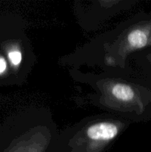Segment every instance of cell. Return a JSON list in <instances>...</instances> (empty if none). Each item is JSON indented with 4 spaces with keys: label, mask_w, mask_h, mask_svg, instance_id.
<instances>
[{
    "label": "cell",
    "mask_w": 151,
    "mask_h": 152,
    "mask_svg": "<svg viewBox=\"0 0 151 152\" xmlns=\"http://www.w3.org/2000/svg\"><path fill=\"white\" fill-rule=\"evenodd\" d=\"M150 44H151V37H150Z\"/></svg>",
    "instance_id": "obj_6"
},
{
    "label": "cell",
    "mask_w": 151,
    "mask_h": 152,
    "mask_svg": "<svg viewBox=\"0 0 151 152\" xmlns=\"http://www.w3.org/2000/svg\"><path fill=\"white\" fill-rule=\"evenodd\" d=\"M150 59H151V57H150Z\"/></svg>",
    "instance_id": "obj_7"
},
{
    "label": "cell",
    "mask_w": 151,
    "mask_h": 152,
    "mask_svg": "<svg viewBox=\"0 0 151 152\" xmlns=\"http://www.w3.org/2000/svg\"><path fill=\"white\" fill-rule=\"evenodd\" d=\"M121 127L110 120H102L89 125L85 129L84 143L69 152H101L118 135Z\"/></svg>",
    "instance_id": "obj_2"
},
{
    "label": "cell",
    "mask_w": 151,
    "mask_h": 152,
    "mask_svg": "<svg viewBox=\"0 0 151 152\" xmlns=\"http://www.w3.org/2000/svg\"><path fill=\"white\" fill-rule=\"evenodd\" d=\"M111 95L120 102H132L136 98V92L133 87L125 83H115L110 89Z\"/></svg>",
    "instance_id": "obj_4"
},
{
    "label": "cell",
    "mask_w": 151,
    "mask_h": 152,
    "mask_svg": "<svg viewBox=\"0 0 151 152\" xmlns=\"http://www.w3.org/2000/svg\"><path fill=\"white\" fill-rule=\"evenodd\" d=\"M25 114L9 118L0 127V152H59L46 129L27 126Z\"/></svg>",
    "instance_id": "obj_1"
},
{
    "label": "cell",
    "mask_w": 151,
    "mask_h": 152,
    "mask_svg": "<svg viewBox=\"0 0 151 152\" xmlns=\"http://www.w3.org/2000/svg\"><path fill=\"white\" fill-rule=\"evenodd\" d=\"M118 1H100V4H102V6L105 7V6H112L113 4H116Z\"/></svg>",
    "instance_id": "obj_5"
},
{
    "label": "cell",
    "mask_w": 151,
    "mask_h": 152,
    "mask_svg": "<svg viewBox=\"0 0 151 152\" xmlns=\"http://www.w3.org/2000/svg\"><path fill=\"white\" fill-rule=\"evenodd\" d=\"M151 37V21L144 26L132 30L127 36V42L129 48L138 50L146 47L150 43Z\"/></svg>",
    "instance_id": "obj_3"
}]
</instances>
